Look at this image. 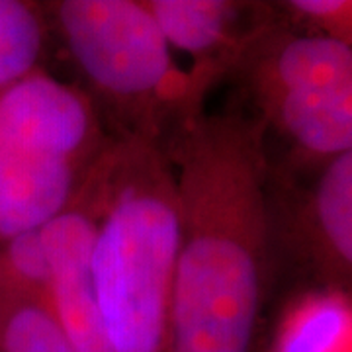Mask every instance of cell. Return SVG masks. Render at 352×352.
Returning <instances> with one entry per match:
<instances>
[{"instance_id": "6da1fadb", "label": "cell", "mask_w": 352, "mask_h": 352, "mask_svg": "<svg viewBox=\"0 0 352 352\" xmlns=\"http://www.w3.org/2000/svg\"><path fill=\"white\" fill-rule=\"evenodd\" d=\"M166 155L180 201L168 352H252L274 296L263 127L231 98L201 113Z\"/></svg>"}, {"instance_id": "7a4b0ae2", "label": "cell", "mask_w": 352, "mask_h": 352, "mask_svg": "<svg viewBox=\"0 0 352 352\" xmlns=\"http://www.w3.org/2000/svg\"><path fill=\"white\" fill-rule=\"evenodd\" d=\"M90 280L113 352H168L180 239L175 164L157 145L112 141L98 159Z\"/></svg>"}, {"instance_id": "3957f363", "label": "cell", "mask_w": 352, "mask_h": 352, "mask_svg": "<svg viewBox=\"0 0 352 352\" xmlns=\"http://www.w3.org/2000/svg\"><path fill=\"white\" fill-rule=\"evenodd\" d=\"M51 36L69 53L80 88L113 141H145L168 153L219 82L176 63L141 0L45 2Z\"/></svg>"}, {"instance_id": "277c9868", "label": "cell", "mask_w": 352, "mask_h": 352, "mask_svg": "<svg viewBox=\"0 0 352 352\" xmlns=\"http://www.w3.org/2000/svg\"><path fill=\"white\" fill-rule=\"evenodd\" d=\"M227 80L264 141L284 149L270 163L315 170L352 151V43L278 24L266 2Z\"/></svg>"}, {"instance_id": "5b68a950", "label": "cell", "mask_w": 352, "mask_h": 352, "mask_svg": "<svg viewBox=\"0 0 352 352\" xmlns=\"http://www.w3.org/2000/svg\"><path fill=\"white\" fill-rule=\"evenodd\" d=\"M264 204L274 294L282 280L292 286L289 294H351L352 151L315 170H292L268 161Z\"/></svg>"}, {"instance_id": "8992f818", "label": "cell", "mask_w": 352, "mask_h": 352, "mask_svg": "<svg viewBox=\"0 0 352 352\" xmlns=\"http://www.w3.org/2000/svg\"><path fill=\"white\" fill-rule=\"evenodd\" d=\"M112 141L87 94L43 67L0 88V153L92 164Z\"/></svg>"}, {"instance_id": "52a82bcc", "label": "cell", "mask_w": 352, "mask_h": 352, "mask_svg": "<svg viewBox=\"0 0 352 352\" xmlns=\"http://www.w3.org/2000/svg\"><path fill=\"white\" fill-rule=\"evenodd\" d=\"M100 215V170L92 164L71 206L41 229L51 264L50 307L75 352H113L90 280Z\"/></svg>"}, {"instance_id": "ba28073f", "label": "cell", "mask_w": 352, "mask_h": 352, "mask_svg": "<svg viewBox=\"0 0 352 352\" xmlns=\"http://www.w3.org/2000/svg\"><path fill=\"white\" fill-rule=\"evenodd\" d=\"M170 50L192 57V69L227 80L247 39L266 14L264 2L141 0Z\"/></svg>"}, {"instance_id": "9c48e42d", "label": "cell", "mask_w": 352, "mask_h": 352, "mask_svg": "<svg viewBox=\"0 0 352 352\" xmlns=\"http://www.w3.org/2000/svg\"><path fill=\"white\" fill-rule=\"evenodd\" d=\"M268 352H351V294H289Z\"/></svg>"}, {"instance_id": "30bf717a", "label": "cell", "mask_w": 352, "mask_h": 352, "mask_svg": "<svg viewBox=\"0 0 352 352\" xmlns=\"http://www.w3.org/2000/svg\"><path fill=\"white\" fill-rule=\"evenodd\" d=\"M51 39L45 2L0 0V88L41 67Z\"/></svg>"}, {"instance_id": "8fae6325", "label": "cell", "mask_w": 352, "mask_h": 352, "mask_svg": "<svg viewBox=\"0 0 352 352\" xmlns=\"http://www.w3.org/2000/svg\"><path fill=\"white\" fill-rule=\"evenodd\" d=\"M0 352H75L50 302L0 289Z\"/></svg>"}, {"instance_id": "7c38bea8", "label": "cell", "mask_w": 352, "mask_h": 352, "mask_svg": "<svg viewBox=\"0 0 352 352\" xmlns=\"http://www.w3.org/2000/svg\"><path fill=\"white\" fill-rule=\"evenodd\" d=\"M0 289L50 302L51 264L41 229L0 245Z\"/></svg>"}, {"instance_id": "4fadbf2b", "label": "cell", "mask_w": 352, "mask_h": 352, "mask_svg": "<svg viewBox=\"0 0 352 352\" xmlns=\"http://www.w3.org/2000/svg\"><path fill=\"white\" fill-rule=\"evenodd\" d=\"M268 10L294 32L352 43L351 0H278L268 2Z\"/></svg>"}]
</instances>
